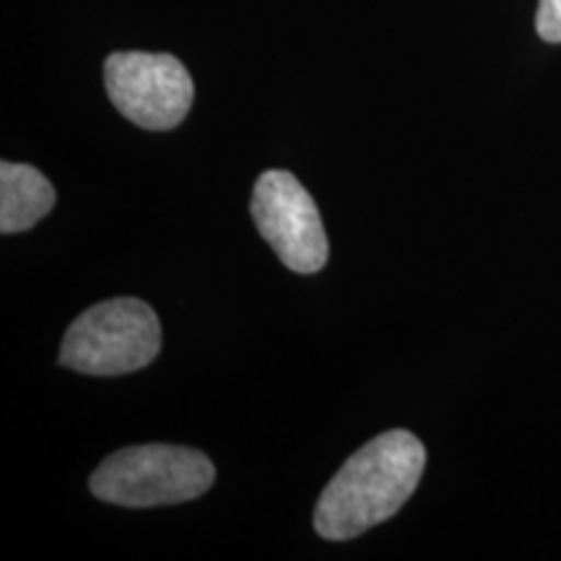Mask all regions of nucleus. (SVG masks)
<instances>
[{"instance_id": "nucleus-2", "label": "nucleus", "mask_w": 561, "mask_h": 561, "mask_svg": "<svg viewBox=\"0 0 561 561\" xmlns=\"http://www.w3.org/2000/svg\"><path fill=\"white\" fill-rule=\"evenodd\" d=\"M214 479V462L198 450L138 445L110 455L91 476V491L121 507H161L206 494Z\"/></svg>"}, {"instance_id": "nucleus-7", "label": "nucleus", "mask_w": 561, "mask_h": 561, "mask_svg": "<svg viewBox=\"0 0 561 561\" xmlns=\"http://www.w3.org/2000/svg\"><path fill=\"white\" fill-rule=\"evenodd\" d=\"M536 30L546 42H561V0H538Z\"/></svg>"}, {"instance_id": "nucleus-6", "label": "nucleus", "mask_w": 561, "mask_h": 561, "mask_svg": "<svg viewBox=\"0 0 561 561\" xmlns=\"http://www.w3.org/2000/svg\"><path fill=\"white\" fill-rule=\"evenodd\" d=\"M55 206L50 180L30 164H0V231L19 234L45 219Z\"/></svg>"}, {"instance_id": "nucleus-1", "label": "nucleus", "mask_w": 561, "mask_h": 561, "mask_svg": "<svg viewBox=\"0 0 561 561\" xmlns=\"http://www.w3.org/2000/svg\"><path fill=\"white\" fill-rule=\"evenodd\" d=\"M426 450L416 434L385 432L359 447L322 491L314 530L328 541H348L390 520L416 491Z\"/></svg>"}, {"instance_id": "nucleus-5", "label": "nucleus", "mask_w": 561, "mask_h": 561, "mask_svg": "<svg viewBox=\"0 0 561 561\" xmlns=\"http://www.w3.org/2000/svg\"><path fill=\"white\" fill-rule=\"evenodd\" d=\"M252 219L286 268L318 273L328 263V237L312 195L291 172H263L252 191Z\"/></svg>"}, {"instance_id": "nucleus-3", "label": "nucleus", "mask_w": 561, "mask_h": 561, "mask_svg": "<svg viewBox=\"0 0 561 561\" xmlns=\"http://www.w3.org/2000/svg\"><path fill=\"white\" fill-rule=\"evenodd\" d=\"M161 325L146 301L121 297L91 307L68 328L60 346L62 367L83 375H128L157 359Z\"/></svg>"}, {"instance_id": "nucleus-4", "label": "nucleus", "mask_w": 561, "mask_h": 561, "mask_svg": "<svg viewBox=\"0 0 561 561\" xmlns=\"http://www.w3.org/2000/svg\"><path fill=\"white\" fill-rule=\"evenodd\" d=\"M110 102L146 130H172L193 104L187 68L164 53H112L104 62Z\"/></svg>"}]
</instances>
